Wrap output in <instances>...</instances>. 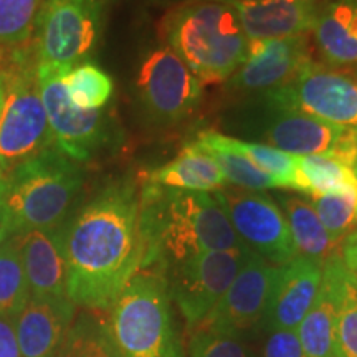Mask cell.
<instances>
[{
    "mask_svg": "<svg viewBox=\"0 0 357 357\" xmlns=\"http://www.w3.org/2000/svg\"><path fill=\"white\" fill-rule=\"evenodd\" d=\"M105 311L84 310L75 314L53 357H121L108 329Z\"/></svg>",
    "mask_w": 357,
    "mask_h": 357,
    "instance_id": "26",
    "label": "cell"
},
{
    "mask_svg": "<svg viewBox=\"0 0 357 357\" xmlns=\"http://www.w3.org/2000/svg\"><path fill=\"white\" fill-rule=\"evenodd\" d=\"M323 265L305 257L276 266L261 333L273 329H296L319 291Z\"/></svg>",
    "mask_w": 357,
    "mask_h": 357,
    "instance_id": "16",
    "label": "cell"
},
{
    "mask_svg": "<svg viewBox=\"0 0 357 357\" xmlns=\"http://www.w3.org/2000/svg\"><path fill=\"white\" fill-rule=\"evenodd\" d=\"M312 33L329 66L357 65V0L324 2Z\"/></svg>",
    "mask_w": 357,
    "mask_h": 357,
    "instance_id": "20",
    "label": "cell"
},
{
    "mask_svg": "<svg viewBox=\"0 0 357 357\" xmlns=\"http://www.w3.org/2000/svg\"><path fill=\"white\" fill-rule=\"evenodd\" d=\"M276 200L287 217L298 255L318 261L321 265L328 258L336 255L337 243L333 242V238L326 231L310 200L301 195L289 194H280Z\"/></svg>",
    "mask_w": 357,
    "mask_h": 357,
    "instance_id": "22",
    "label": "cell"
},
{
    "mask_svg": "<svg viewBox=\"0 0 357 357\" xmlns=\"http://www.w3.org/2000/svg\"><path fill=\"white\" fill-rule=\"evenodd\" d=\"M306 35L288 38L248 40L243 65L230 78V88L240 93H265L284 86L311 63Z\"/></svg>",
    "mask_w": 357,
    "mask_h": 357,
    "instance_id": "15",
    "label": "cell"
},
{
    "mask_svg": "<svg viewBox=\"0 0 357 357\" xmlns=\"http://www.w3.org/2000/svg\"><path fill=\"white\" fill-rule=\"evenodd\" d=\"M213 194L220 200L236 236L255 255L276 266L298 257L287 217L275 199L257 190L227 185Z\"/></svg>",
    "mask_w": 357,
    "mask_h": 357,
    "instance_id": "11",
    "label": "cell"
},
{
    "mask_svg": "<svg viewBox=\"0 0 357 357\" xmlns=\"http://www.w3.org/2000/svg\"><path fill=\"white\" fill-rule=\"evenodd\" d=\"M352 171H354V174H356V177H357V155H356L354 162H352Z\"/></svg>",
    "mask_w": 357,
    "mask_h": 357,
    "instance_id": "42",
    "label": "cell"
},
{
    "mask_svg": "<svg viewBox=\"0 0 357 357\" xmlns=\"http://www.w3.org/2000/svg\"><path fill=\"white\" fill-rule=\"evenodd\" d=\"M30 300L19 247L10 236L0 245V314L15 318Z\"/></svg>",
    "mask_w": 357,
    "mask_h": 357,
    "instance_id": "30",
    "label": "cell"
},
{
    "mask_svg": "<svg viewBox=\"0 0 357 357\" xmlns=\"http://www.w3.org/2000/svg\"><path fill=\"white\" fill-rule=\"evenodd\" d=\"M3 178H6V172L0 169V187H2V184H3Z\"/></svg>",
    "mask_w": 357,
    "mask_h": 357,
    "instance_id": "41",
    "label": "cell"
},
{
    "mask_svg": "<svg viewBox=\"0 0 357 357\" xmlns=\"http://www.w3.org/2000/svg\"><path fill=\"white\" fill-rule=\"evenodd\" d=\"M162 275L139 270L116 298L108 329L121 357H185Z\"/></svg>",
    "mask_w": 357,
    "mask_h": 357,
    "instance_id": "5",
    "label": "cell"
},
{
    "mask_svg": "<svg viewBox=\"0 0 357 357\" xmlns=\"http://www.w3.org/2000/svg\"><path fill=\"white\" fill-rule=\"evenodd\" d=\"M323 266L333 278L337 354L357 357V276L344 265L339 253L328 258Z\"/></svg>",
    "mask_w": 357,
    "mask_h": 357,
    "instance_id": "24",
    "label": "cell"
},
{
    "mask_svg": "<svg viewBox=\"0 0 357 357\" xmlns=\"http://www.w3.org/2000/svg\"><path fill=\"white\" fill-rule=\"evenodd\" d=\"M7 238H10V231H8L6 215H3L2 207H0V245L6 242Z\"/></svg>",
    "mask_w": 357,
    "mask_h": 357,
    "instance_id": "37",
    "label": "cell"
},
{
    "mask_svg": "<svg viewBox=\"0 0 357 357\" xmlns=\"http://www.w3.org/2000/svg\"><path fill=\"white\" fill-rule=\"evenodd\" d=\"M139 229L141 270L162 276L202 253L245 247L213 192L181 190L144 181Z\"/></svg>",
    "mask_w": 357,
    "mask_h": 357,
    "instance_id": "2",
    "label": "cell"
},
{
    "mask_svg": "<svg viewBox=\"0 0 357 357\" xmlns=\"http://www.w3.org/2000/svg\"><path fill=\"white\" fill-rule=\"evenodd\" d=\"M35 70L33 47L10 50L0 68L6 86L0 113V169L6 174L55 147Z\"/></svg>",
    "mask_w": 357,
    "mask_h": 357,
    "instance_id": "6",
    "label": "cell"
},
{
    "mask_svg": "<svg viewBox=\"0 0 357 357\" xmlns=\"http://www.w3.org/2000/svg\"><path fill=\"white\" fill-rule=\"evenodd\" d=\"M101 30L102 0H43L32 42L35 65L68 73L89 60Z\"/></svg>",
    "mask_w": 357,
    "mask_h": 357,
    "instance_id": "7",
    "label": "cell"
},
{
    "mask_svg": "<svg viewBox=\"0 0 357 357\" xmlns=\"http://www.w3.org/2000/svg\"><path fill=\"white\" fill-rule=\"evenodd\" d=\"M61 227L13 235L25 270L30 298L70 300L66 294V263Z\"/></svg>",
    "mask_w": 357,
    "mask_h": 357,
    "instance_id": "17",
    "label": "cell"
},
{
    "mask_svg": "<svg viewBox=\"0 0 357 357\" xmlns=\"http://www.w3.org/2000/svg\"><path fill=\"white\" fill-rule=\"evenodd\" d=\"M6 91V86H3V78H2V73H0V93Z\"/></svg>",
    "mask_w": 357,
    "mask_h": 357,
    "instance_id": "40",
    "label": "cell"
},
{
    "mask_svg": "<svg viewBox=\"0 0 357 357\" xmlns=\"http://www.w3.org/2000/svg\"><path fill=\"white\" fill-rule=\"evenodd\" d=\"M146 181L162 187L195 192H213L227 184L217 160L194 142H189L171 162L147 172Z\"/></svg>",
    "mask_w": 357,
    "mask_h": 357,
    "instance_id": "21",
    "label": "cell"
},
{
    "mask_svg": "<svg viewBox=\"0 0 357 357\" xmlns=\"http://www.w3.org/2000/svg\"><path fill=\"white\" fill-rule=\"evenodd\" d=\"M184 354L185 357H253L248 336L205 328L192 329Z\"/></svg>",
    "mask_w": 357,
    "mask_h": 357,
    "instance_id": "33",
    "label": "cell"
},
{
    "mask_svg": "<svg viewBox=\"0 0 357 357\" xmlns=\"http://www.w3.org/2000/svg\"><path fill=\"white\" fill-rule=\"evenodd\" d=\"M222 2H227V3H252V2H258V0H222Z\"/></svg>",
    "mask_w": 357,
    "mask_h": 357,
    "instance_id": "38",
    "label": "cell"
},
{
    "mask_svg": "<svg viewBox=\"0 0 357 357\" xmlns=\"http://www.w3.org/2000/svg\"><path fill=\"white\" fill-rule=\"evenodd\" d=\"M3 98H6V91L0 93V113H2V106H3Z\"/></svg>",
    "mask_w": 357,
    "mask_h": 357,
    "instance_id": "39",
    "label": "cell"
},
{
    "mask_svg": "<svg viewBox=\"0 0 357 357\" xmlns=\"http://www.w3.org/2000/svg\"><path fill=\"white\" fill-rule=\"evenodd\" d=\"M310 202L326 231L337 245L347 234L357 229V187L311 197Z\"/></svg>",
    "mask_w": 357,
    "mask_h": 357,
    "instance_id": "32",
    "label": "cell"
},
{
    "mask_svg": "<svg viewBox=\"0 0 357 357\" xmlns=\"http://www.w3.org/2000/svg\"><path fill=\"white\" fill-rule=\"evenodd\" d=\"M306 357H339L336 342V300L333 278L323 266L319 291L296 328Z\"/></svg>",
    "mask_w": 357,
    "mask_h": 357,
    "instance_id": "23",
    "label": "cell"
},
{
    "mask_svg": "<svg viewBox=\"0 0 357 357\" xmlns=\"http://www.w3.org/2000/svg\"><path fill=\"white\" fill-rule=\"evenodd\" d=\"M136 84L147 114L164 124L189 118L202 100L204 83L164 43L142 58Z\"/></svg>",
    "mask_w": 357,
    "mask_h": 357,
    "instance_id": "12",
    "label": "cell"
},
{
    "mask_svg": "<svg viewBox=\"0 0 357 357\" xmlns=\"http://www.w3.org/2000/svg\"><path fill=\"white\" fill-rule=\"evenodd\" d=\"M61 82L73 105L82 109H101L108 105L114 91L109 75L91 61L75 66Z\"/></svg>",
    "mask_w": 357,
    "mask_h": 357,
    "instance_id": "29",
    "label": "cell"
},
{
    "mask_svg": "<svg viewBox=\"0 0 357 357\" xmlns=\"http://www.w3.org/2000/svg\"><path fill=\"white\" fill-rule=\"evenodd\" d=\"M252 253L247 247L207 252L181 263L164 276L171 300L189 331L211 314Z\"/></svg>",
    "mask_w": 357,
    "mask_h": 357,
    "instance_id": "9",
    "label": "cell"
},
{
    "mask_svg": "<svg viewBox=\"0 0 357 357\" xmlns=\"http://www.w3.org/2000/svg\"><path fill=\"white\" fill-rule=\"evenodd\" d=\"M43 0H0V50L32 47Z\"/></svg>",
    "mask_w": 357,
    "mask_h": 357,
    "instance_id": "31",
    "label": "cell"
},
{
    "mask_svg": "<svg viewBox=\"0 0 357 357\" xmlns=\"http://www.w3.org/2000/svg\"><path fill=\"white\" fill-rule=\"evenodd\" d=\"M75 318L70 300L30 298L15 316V333L22 357H53Z\"/></svg>",
    "mask_w": 357,
    "mask_h": 357,
    "instance_id": "19",
    "label": "cell"
},
{
    "mask_svg": "<svg viewBox=\"0 0 357 357\" xmlns=\"http://www.w3.org/2000/svg\"><path fill=\"white\" fill-rule=\"evenodd\" d=\"M37 84L55 146L75 162H86L113 142L114 128L105 111L82 109L66 95V73L37 66Z\"/></svg>",
    "mask_w": 357,
    "mask_h": 357,
    "instance_id": "8",
    "label": "cell"
},
{
    "mask_svg": "<svg viewBox=\"0 0 357 357\" xmlns=\"http://www.w3.org/2000/svg\"><path fill=\"white\" fill-rule=\"evenodd\" d=\"M230 6L238 13L248 40H271L312 32L323 3L319 0H258Z\"/></svg>",
    "mask_w": 357,
    "mask_h": 357,
    "instance_id": "18",
    "label": "cell"
},
{
    "mask_svg": "<svg viewBox=\"0 0 357 357\" xmlns=\"http://www.w3.org/2000/svg\"><path fill=\"white\" fill-rule=\"evenodd\" d=\"M200 149L207 151L213 159L217 160L220 166L223 176L227 181L235 187L247 190H266V189H276L275 181L258 169L255 164L250 162L247 158L238 154L236 151L230 149V147L223 146L220 141L217 139V131H204L197 136V139L192 141Z\"/></svg>",
    "mask_w": 357,
    "mask_h": 357,
    "instance_id": "27",
    "label": "cell"
},
{
    "mask_svg": "<svg viewBox=\"0 0 357 357\" xmlns=\"http://www.w3.org/2000/svg\"><path fill=\"white\" fill-rule=\"evenodd\" d=\"M160 35L202 83L227 82L247 60L242 20L222 0H192L176 7L162 19Z\"/></svg>",
    "mask_w": 357,
    "mask_h": 357,
    "instance_id": "3",
    "label": "cell"
},
{
    "mask_svg": "<svg viewBox=\"0 0 357 357\" xmlns=\"http://www.w3.org/2000/svg\"><path fill=\"white\" fill-rule=\"evenodd\" d=\"M265 334L263 357H306L296 329H273Z\"/></svg>",
    "mask_w": 357,
    "mask_h": 357,
    "instance_id": "34",
    "label": "cell"
},
{
    "mask_svg": "<svg viewBox=\"0 0 357 357\" xmlns=\"http://www.w3.org/2000/svg\"><path fill=\"white\" fill-rule=\"evenodd\" d=\"M217 139L223 146L230 147L247 158L250 162H253L258 169L266 172L268 176L275 181L276 189H291L294 184V174H296V160L298 155L288 154L284 151L276 149L268 144L260 142H247L236 137L225 136V134L217 132Z\"/></svg>",
    "mask_w": 357,
    "mask_h": 357,
    "instance_id": "28",
    "label": "cell"
},
{
    "mask_svg": "<svg viewBox=\"0 0 357 357\" xmlns=\"http://www.w3.org/2000/svg\"><path fill=\"white\" fill-rule=\"evenodd\" d=\"M275 275L276 265L252 253L218 305L197 328L240 336L261 331Z\"/></svg>",
    "mask_w": 357,
    "mask_h": 357,
    "instance_id": "14",
    "label": "cell"
},
{
    "mask_svg": "<svg viewBox=\"0 0 357 357\" xmlns=\"http://www.w3.org/2000/svg\"><path fill=\"white\" fill-rule=\"evenodd\" d=\"M82 187L79 162L56 146L12 169L0 187V207L10 236L63 225Z\"/></svg>",
    "mask_w": 357,
    "mask_h": 357,
    "instance_id": "4",
    "label": "cell"
},
{
    "mask_svg": "<svg viewBox=\"0 0 357 357\" xmlns=\"http://www.w3.org/2000/svg\"><path fill=\"white\" fill-rule=\"evenodd\" d=\"M61 231L70 301L83 310L108 311L142 265L136 181L106 184Z\"/></svg>",
    "mask_w": 357,
    "mask_h": 357,
    "instance_id": "1",
    "label": "cell"
},
{
    "mask_svg": "<svg viewBox=\"0 0 357 357\" xmlns=\"http://www.w3.org/2000/svg\"><path fill=\"white\" fill-rule=\"evenodd\" d=\"M0 357H22L12 316L0 314Z\"/></svg>",
    "mask_w": 357,
    "mask_h": 357,
    "instance_id": "35",
    "label": "cell"
},
{
    "mask_svg": "<svg viewBox=\"0 0 357 357\" xmlns=\"http://www.w3.org/2000/svg\"><path fill=\"white\" fill-rule=\"evenodd\" d=\"M341 255L344 265L357 276V229L347 234L341 242Z\"/></svg>",
    "mask_w": 357,
    "mask_h": 357,
    "instance_id": "36",
    "label": "cell"
},
{
    "mask_svg": "<svg viewBox=\"0 0 357 357\" xmlns=\"http://www.w3.org/2000/svg\"><path fill=\"white\" fill-rule=\"evenodd\" d=\"M356 187L354 171L341 159L331 155H298L293 190L307 197H318Z\"/></svg>",
    "mask_w": 357,
    "mask_h": 357,
    "instance_id": "25",
    "label": "cell"
},
{
    "mask_svg": "<svg viewBox=\"0 0 357 357\" xmlns=\"http://www.w3.org/2000/svg\"><path fill=\"white\" fill-rule=\"evenodd\" d=\"M263 102L357 131V78L314 61L284 86L265 93Z\"/></svg>",
    "mask_w": 357,
    "mask_h": 357,
    "instance_id": "10",
    "label": "cell"
},
{
    "mask_svg": "<svg viewBox=\"0 0 357 357\" xmlns=\"http://www.w3.org/2000/svg\"><path fill=\"white\" fill-rule=\"evenodd\" d=\"M265 106L257 129L268 146L293 155H331L352 169L357 155L356 129L336 126L298 111Z\"/></svg>",
    "mask_w": 357,
    "mask_h": 357,
    "instance_id": "13",
    "label": "cell"
}]
</instances>
